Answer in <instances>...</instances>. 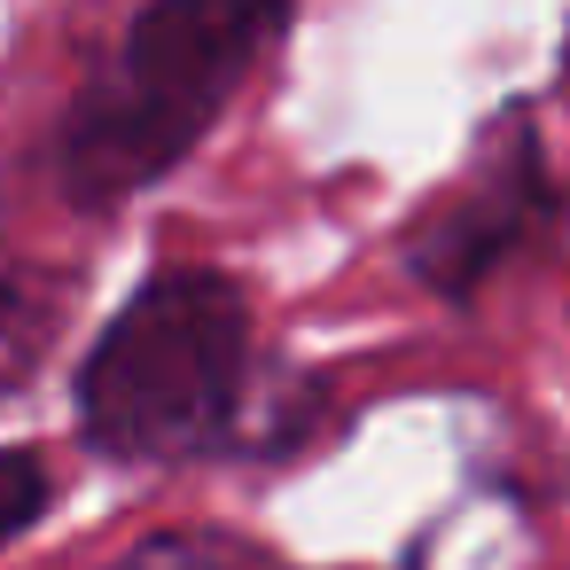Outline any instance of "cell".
I'll list each match as a JSON object with an SVG mask.
<instances>
[{"instance_id":"cell-4","label":"cell","mask_w":570,"mask_h":570,"mask_svg":"<svg viewBox=\"0 0 570 570\" xmlns=\"http://www.w3.org/2000/svg\"><path fill=\"white\" fill-rule=\"evenodd\" d=\"M79 289H87L79 266L0 258V399H17V391L48 367V352H56V336H63Z\"/></svg>"},{"instance_id":"cell-5","label":"cell","mask_w":570,"mask_h":570,"mask_svg":"<svg viewBox=\"0 0 570 570\" xmlns=\"http://www.w3.org/2000/svg\"><path fill=\"white\" fill-rule=\"evenodd\" d=\"M56 500V461L40 445H0V554H9Z\"/></svg>"},{"instance_id":"cell-3","label":"cell","mask_w":570,"mask_h":570,"mask_svg":"<svg viewBox=\"0 0 570 570\" xmlns=\"http://www.w3.org/2000/svg\"><path fill=\"white\" fill-rule=\"evenodd\" d=\"M554 212H562V188H554L531 110H500V126H484V141H476L469 173L399 235V266L414 289L469 305L508 258H523L554 227Z\"/></svg>"},{"instance_id":"cell-2","label":"cell","mask_w":570,"mask_h":570,"mask_svg":"<svg viewBox=\"0 0 570 570\" xmlns=\"http://www.w3.org/2000/svg\"><path fill=\"white\" fill-rule=\"evenodd\" d=\"M258 399V305L219 266L141 274L71 367V422L118 469H180L243 445Z\"/></svg>"},{"instance_id":"cell-1","label":"cell","mask_w":570,"mask_h":570,"mask_svg":"<svg viewBox=\"0 0 570 570\" xmlns=\"http://www.w3.org/2000/svg\"><path fill=\"white\" fill-rule=\"evenodd\" d=\"M289 24L297 0H141L48 134L56 196L95 219L180 173Z\"/></svg>"}]
</instances>
